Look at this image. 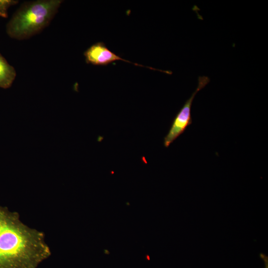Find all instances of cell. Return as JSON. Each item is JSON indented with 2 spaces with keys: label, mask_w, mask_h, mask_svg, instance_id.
Listing matches in <instances>:
<instances>
[{
  "label": "cell",
  "mask_w": 268,
  "mask_h": 268,
  "mask_svg": "<svg viewBox=\"0 0 268 268\" xmlns=\"http://www.w3.org/2000/svg\"><path fill=\"white\" fill-rule=\"evenodd\" d=\"M260 257L265 261V268H268V257L266 256L265 254H264L263 253L260 254Z\"/></svg>",
  "instance_id": "obj_7"
},
{
  "label": "cell",
  "mask_w": 268,
  "mask_h": 268,
  "mask_svg": "<svg viewBox=\"0 0 268 268\" xmlns=\"http://www.w3.org/2000/svg\"><path fill=\"white\" fill-rule=\"evenodd\" d=\"M85 61L87 64L94 66H106L117 61H122L131 63L136 66L147 67L153 70L156 69L138 64L134 63L122 58L109 50L105 44L101 42H97L89 47L84 53Z\"/></svg>",
  "instance_id": "obj_4"
},
{
  "label": "cell",
  "mask_w": 268,
  "mask_h": 268,
  "mask_svg": "<svg viewBox=\"0 0 268 268\" xmlns=\"http://www.w3.org/2000/svg\"><path fill=\"white\" fill-rule=\"evenodd\" d=\"M16 75L14 68L8 63L0 53V87L4 89L10 87Z\"/></svg>",
  "instance_id": "obj_5"
},
{
  "label": "cell",
  "mask_w": 268,
  "mask_h": 268,
  "mask_svg": "<svg viewBox=\"0 0 268 268\" xmlns=\"http://www.w3.org/2000/svg\"><path fill=\"white\" fill-rule=\"evenodd\" d=\"M18 2L16 0H0V17H7V10L8 8Z\"/></svg>",
  "instance_id": "obj_6"
},
{
  "label": "cell",
  "mask_w": 268,
  "mask_h": 268,
  "mask_svg": "<svg viewBox=\"0 0 268 268\" xmlns=\"http://www.w3.org/2000/svg\"><path fill=\"white\" fill-rule=\"evenodd\" d=\"M206 76L198 77V85L191 96L186 101L183 106L173 120L171 128L164 138V145L168 147L178 137L183 134L187 128L192 124L191 107L196 94L203 88L209 82Z\"/></svg>",
  "instance_id": "obj_3"
},
{
  "label": "cell",
  "mask_w": 268,
  "mask_h": 268,
  "mask_svg": "<svg viewBox=\"0 0 268 268\" xmlns=\"http://www.w3.org/2000/svg\"><path fill=\"white\" fill-rule=\"evenodd\" d=\"M51 254L43 232L24 224L18 212L0 206V268H37Z\"/></svg>",
  "instance_id": "obj_1"
},
{
  "label": "cell",
  "mask_w": 268,
  "mask_h": 268,
  "mask_svg": "<svg viewBox=\"0 0 268 268\" xmlns=\"http://www.w3.org/2000/svg\"><path fill=\"white\" fill-rule=\"evenodd\" d=\"M62 2V0H37L24 2L7 23V35L22 40L39 33L50 24Z\"/></svg>",
  "instance_id": "obj_2"
}]
</instances>
